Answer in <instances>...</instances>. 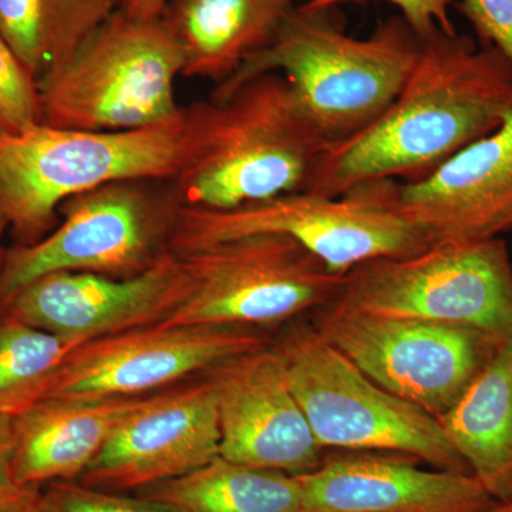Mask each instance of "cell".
I'll use <instances>...</instances> for the list:
<instances>
[{
  "label": "cell",
  "mask_w": 512,
  "mask_h": 512,
  "mask_svg": "<svg viewBox=\"0 0 512 512\" xmlns=\"http://www.w3.org/2000/svg\"><path fill=\"white\" fill-rule=\"evenodd\" d=\"M184 59L163 18L120 9L69 59L39 79L42 123L89 131H128L174 119Z\"/></svg>",
  "instance_id": "5"
},
{
  "label": "cell",
  "mask_w": 512,
  "mask_h": 512,
  "mask_svg": "<svg viewBox=\"0 0 512 512\" xmlns=\"http://www.w3.org/2000/svg\"><path fill=\"white\" fill-rule=\"evenodd\" d=\"M389 198L429 247L512 231V106L500 126L423 180L389 181Z\"/></svg>",
  "instance_id": "16"
},
{
  "label": "cell",
  "mask_w": 512,
  "mask_h": 512,
  "mask_svg": "<svg viewBox=\"0 0 512 512\" xmlns=\"http://www.w3.org/2000/svg\"><path fill=\"white\" fill-rule=\"evenodd\" d=\"M460 9L480 40L512 64V0H460Z\"/></svg>",
  "instance_id": "27"
},
{
  "label": "cell",
  "mask_w": 512,
  "mask_h": 512,
  "mask_svg": "<svg viewBox=\"0 0 512 512\" xmlns=\"http://www.w3.org/2000/svg\"><path fill=\"white\" fill-rule=\"evenodd\" d=\"M138 495L174 512H305L298 476L232 463L221 456Z\"/></svg>",
  "instance_id": "21"
},
{
  "label": "cell",
  "mask_w": 512,
  "mask_h": 512,
  "mask_svg": "<svg viewBox=\"0 0 512 512\" xmlns=\"http://www.w3.org/2000/svg\"><path fill=\"white\" fill-rule=\"evenodd\" d=\"M204 376L217 402L222 458L291 476L319 466L326 450L289 386L275 346L232 357Z\"/></svg>",
  "instance_id": "13"
},
{
  "label": "cell",
  "mask_w": 512,
  "mask_h": 512,
  "mask_svg": "<svg viewBox=\"0 0 512 512\" xmlns=\"http://www.w3.org/2000/svg\"><path fill=\"white\" fill-rule=\"evenodd\" d=\"M439 421L494 503H512V336Z\"/></svg>",
  "instance_id": "20"
},
{
  "label": "cell",
  "mask_w": 512,
  "mask_h": 512,
  "mask_svg": "<svg viewBox=\"0 0 512 512\" xmlns=\"http://www.w3.org/2000/svg\"><path fill=\"white\" fill-rule=\"evenodd\" d=\"M295 2H299V3H301V5H303V3H311V2H313V0H295Z\"/></svg>",
  "instance_id": "34"
},
{
  "label": "cell",
  "mask_w": 512,
  "mask_h": 512,
  "mask_svg": "<svg viewBox=\"0 0 512 512\" xmlns=\"http://www.w3.org/2000/svg\"><path fill=\"white\" fill-rule=\"evenodd\" d=\"M175 255L184 292L164 326L278 325L325 308L345 279L298 242L278 235L229 239Z\"/></svg>",
  "instance_id": "9"
},
{
  "label": "cell",
  "mask_w": 512,
  "mask_h": 512,
  "mask_svg": "<svg viewBox=\"0 0 512 512\" xmlns=\"http://www.w3.org/2000/svg\"><path fill=\"white\" fill-rule=\"evenodd\" d=\"M40 487H26L18 493L0 497V512H35Z\"/></svg>",
  "instance_id": "30"
},
{
  "label": "cell",
  "mask_w": 512,
  "mask_h": 512,
  "mask_svg": "<svg viewBox=\"0 0 512 512\" xmlns=\"http://www.w3.org/2000/svg\"><path fill=\"white\" fill-rule=\"evenodd\" d=\"M168 0H127L124 10L136 18L153 19L163 15Z\"/></svg>",
  "instance_id": "31"
},
{
  "label": "cell",
  "mask_w": 512,
  "mask_h": 512,
  "mask_svg": "<svg viewBox=\"0 0 512 512\" xmlns=\"http://www.w3.org/2000/svg\"><path fill=\"white\" fill-rule=\"evenodd\" d=\"M178 204L171 181H119L64 202L62 224L33 244L8 249L0 308L40 276L86 272L133 278L170 251Z\"/></svg>",
  "instance_id": "8"
},
{
  "label": "cell",
  "mask_w": 512,
  "mask_h": 512,
  "mask_svg": "<svg viewBox=\"0 0 512 512\" xmlns=\"http://www.w3.org/2000/svg\"><path fill=\"white\" fill-rule=\"evenodd\" d=\"M220 424L207 377L150 394L121 421L77 483L141 491L220 456Z\"/></svg>",
  "instance_id": "14"
},
{
  "label": "cell",
  "mask_w": 512,
  "mask_h": 512,
  "mask_svg": "<svg viewBox=\"0 0 512 512\" xmlns=\"http://www.w3.org/2000/svg\"><path fill=\"white\" fill-rule=\"evenodd\" d=\"M251 235L292 239L340 276L372 259L429 247L393 210L389 181H379L336 198L298 191L227 211L180 207L170 251L181 254Z\"/></svg>",
  "instance_id": "7"
},
{
  "label": "cell",
  "mask_w": 512,
  "mask_h": 512,
  "mask_svg": "<svg viewBox=\"0 0 512 512\" xmlns=\"http://www.w3.org/2000/svg\"><path fill=\"white\" fill-rule=\"evenodd\" d=\"M79 345L0 313V414L16 419L45 400L64 359Z\"/></svg>",
  "instance_id": "22"
},
{
  "label": "cell",
  "mask_w": 512,
  "mask_h": 512,
  "mask_svg": "<svg viewBox=\"0 0 512 512\" xmlns=\"http://www.w3.org/2000/svg\"><path fill=\"white\" fill-rule=\"evenodd\" d=\"M184 292L180 259L168 252L144 274L119 279L53 272L23 286L0 313L77 343L106 338L170 316Z\"/></svg>",
  "instance_id": "15"
},
{
  "label": "cell",
  "mask_w": 512,
  "mask_h": 512,
  "mask_svg": "<svg viewBox=\"0 0 512 512\" xmlns=\"http://www.w3.org/2000/svg\"><path fill=\"white\" fill-rule=\"evenodd\" d=\"M264 346L261 330L242 326L158 323L127 330L76 346L46 399L146 396Z\"/></svg>",
  "instance_id": "12"
},
{
  "label": "cell",
  "mask_w": 512,
  "mask_h": 512,
  "mask_svg": "<svg viewBox=\"0 0 512 512\" xmlns=\"http://www.w3.org/2000/svg\"><path fill=\"white\" fill-rule=\"evenodd\" d=\"M13 456H15L13 419L0 414V497L22 490L13 478Z\"/></svg>",
  "instance_id": "29"
},
{
  "label": "cell",
  "mask_w": 512,
  "mask_h": 512,
  "mask_svg": "<svg viewBox=\"0 0 512 512\" xmlns=\"http://www.w3.org/2000/svg\"><path fill=\"white\" fill-rule=\"evenodd\" d=\"M9 224L6 221L5 215H3L2 210H0V269H2L3 262H5L6 252L8 249L3 247V237H5V232L8 231Z\"/></svg>",
  "instance_id": "32"
},
{
  "label": "cell",
  "mask_w": 512,
  "mask_h": 512,
  "mask_svg": "<svg viewBox=\"0 0 512 512\" xmlns=\"http://www.w3.org/2000/svg\"><path fill=\"white\" fill-rule=\"evenodd\" d=\"M42 123L39 80L0 36V136Z\"/></svg>",
  "instance_id": "24"
},
{
  "label": "cell",
  "mask_w": 512,
  "mask_h": 512,
  "mask_svg": "<svg viewBox=\"0 0 512 512\" xmlns=\"http://www.w3.org/2000/svg\"><path fill=\"white\" fill-rule=\"evenodd\" d=\"M336 301L357 311L512 336V262L503 238L443 242L363 262Z\"/></svg>",
  "instance_id": "10"
},
{
  "label": "cell",
  "mask_w": 512,
  "mask_h": 512,
  "mask_svg": "<svg viewBox=\"0 0 512 512\" xmlns=\"http://www.w3.org/2000/svg\"><path fill=\"white\" fill-rule=\"evenodd\" d=\"M483 512H512V503H494Z\"/></svg>",
  "instance_id": "33"
},
{
  "label": "cell",
  "mask_w": 512,
  "mask_h": 512,
  "mask_svg": "<svg viewBox=\"0 0 512 512\" xmlns=\"http://www.w3.org/2000/svg\"><path fill=\"white\" fill-rule=\"evenodd\" d=\"M512 106V64L473 37L421 39L409 79L355 136L329 144L305 191L343 197L379 181L412 184L500 126Z\"/></svg>",
  "instance_id": "1"
},
{
  "label": "cell",
  "mask_w": 512,
  "mask_h": 512,
  "mask_svg": "<svg viewBox=\"0 0 512 512\" xmlns=\"http://www.w3.org/2000/svg\"><path fill=\"white\" fill-rule=\"evenodd\" d=\"M127 0H53L52 63L64 62ZM46 73V72H45Z\"/></svg>",
  "instance_id": "26"
},
{
  "label": "cell",
  "mask_w": 512,
  "mask_h": 512,
  "mask_svg": "<svg viewBox=\"0 0 512 512\" xmlns=\"http://www.w3.org/2000/svg\"><path fill=\"white\" fill-rule=\"evenodd\" d=\"M330 10L295 6L274 42L215 92L262 74H281L329 144L372 124L409 79L421 39L402 16L357 39L340 28Z\"/></svg>",
  "instance_id": "3"
},
{
  "label": "cell",
  "mask_w": 512,
  "mask_h": 512,
  "mask_svg": "<svg viewBox=\"0 0 512 512\" xmlns=\"http://www.w3.org/2000/svg\"><path fill=\"white\" fill-rule=\"evenodd\" d=\"M188 138V109L140 130L37 123L0 136V210L19 244H33L55 228L60 208L76 195L119 181H173Z\"/></svg>",
  "instance_id": "4"
},
{
  "label": "cell",
  "mask_w": 512,
  "mask_h": 512,
  "mask_svg": "<svg viewBox=\"0 0 512 512\" xmlns=\"http://www.w3.org/2000/svg\"><path fill=\"white\" fill-rule=\"evenodd\" d=\"M274 346L325 450L402 454L429 467L470 473L437 417L373 382L315 326L291 330Z\"/></svg>",
  "instance_id": "6"
},
{
  "label": "cell",
  "mask_w": 512,
  "mask_h": 512,
  "mask_svg": "<svg viewBox=\"0 0 512 512\" xmlns=\"http://www.w3.org/2000/svg\"><path fill=\"white\" fill-rule=\"evenodd\" d=\"M190 138L171 187L180 207L227 211L305 191L329 143L281 74L188 107Z\"/></svg>",
  "instance_id": "2"
},
{
  "label": "cell",
  "mask_w": 512,
  "mask_h": 512,
  "mask_svg": "<svg viewBox=\"0 0 512 512\" xmlns=\"http://www.w3.org/2000/svg\"><path fill=\"white\" fill-rule=\"evenodd\" d=\"M35 512H174L148 498L87 487L77 481H53L40 487Z\"/></svg>",
  "instance_id": "25"
},
{
  "label": "cell",
  "mask_w": 512,
  "mask_h": 512,
  "mask_svg": "<svg viewBox=\"0 0 512 512\" xmlns=\"http://www.w3.org/2000/svg\"><path fill=\"white\" fill-rule=\"evenodd\" d=\"M348 2H356V0H313L303 5L313 9H333ZM383 2L392 3L399 8L402 18L409 23L410 28L420 39L439 29L448 33L456 32L448 15V9L453 5L454 0H383Z\"/></svg>",
  "instance_id": "28"
},
{
  "label": "cell",
  "mask_w": 512,
  "mask_h": 512,
  "mask_svg": "<svg viewBox=\"0 0 512 512\" xmlns=\"http://www.w3.org/2000/svg\"><path fill=\"white\" fill-rule=\"evenodd\" d=\"M315 328L387 392L439 419L503 340L481 330L357 311L333 301Z\"/></svg>",
  "instance_id": "11"
},
{
  "label": "cell",
  "mask_w": 512,
  "mask_h": 512,
  "mask_svg": "<svg viewBox=\"0 0 512 512\" xmlns=\"http://www.w3.org/2000/svg\"><path fill=\"white\" fill-rule=\"evenodd\" d=\"M146 396L45 399L13 419V478L20 488L76 481Z\"/></svg>",
  "instance_id": "18"
},
{
  "label": "cell",
  "mask_w": 512,
  "mask_h": 512,
  "mask_svg": "<svg viewBox=\"0 0 512 512\" xmlns=\"http://www.w3.org/2000/svg\"><path fill=\"white\" fill-rule=\"evenodd\" d=\"M402 454L326 453L299 477L305 512H483L493 498L473 474L421 467Z\"/></svg>",
  "instance_id": "17"
},
{
  "label": "cell",
  "mask_w": 512,
  "mask_h": 512,
  "mask_svg": "<svg viewBox=\"0 0 512 512\" xmlns=\"http://www.w3.org/2000/svg\"><path fill=\"white\" fill-rule=\"evenodd\" d=\"M0 36L39 80L52 63L53 0H0Z\"/></svg>",
  "instance_id": "23"
},
{
  "label": "cell",
  "mask_w": 512,
  "mask_h": 512,
  "mask_svg": "<svg viewBox=\"0 0 512 512\" xmlns=\"http://www.w3.org/2000/svg\"><path fill=\"white\" fill-rule=\"evenodd\" d=\"M295 0H168L161 18L184 59L183 77L218 84L272 42Z\"/></svg>",
  "instance_id": "19"
}]
</instances>
